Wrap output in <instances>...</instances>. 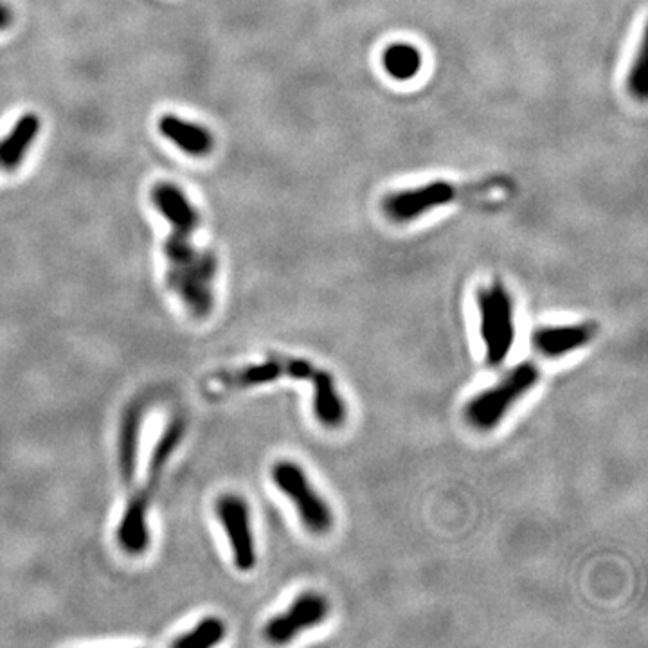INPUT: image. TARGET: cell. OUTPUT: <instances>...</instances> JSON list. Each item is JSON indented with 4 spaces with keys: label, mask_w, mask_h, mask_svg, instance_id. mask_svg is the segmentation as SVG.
<instances>
[{
    "label": "cell",
    "mask_w": 648,
    "mask_h": 648,
    "mask_svg": "<svg viewBox=\"0 0 648 648\" xmlns=\"http://www.w3.org/2000/svg\"><path fill=\"white\" fill-rule=\"evenodd\" d=\"M184 436V422L182 420H173V422L166 427V431L161 436V440L157 441L155 449H153L152 459L148 465V483L143 486L144 492L152 497L155 488L161 481L162 470L168 465L173 452L179 447L180 440Z\"/></svg>",
    "instance_id": "cell-16"
},
{
    "label": "cell",
    "mask_w": 648,
    "mask_h": 648,
    "mask_svg": "<svg viewBox=\"0 0 648 648\" xmlns=\"http://www.w3.org/2000/svg\"><path fill=\"white\" fill-rule=\"evenodd\" d=\"M477 306L481 315L486 364L497 368L508 359L515 341L512 297L501 283H494L479 290Z\"/></svg>",
    "instance_id": "cell-4"
},
{
    "label": "cell",
    "mask_w": 648,
    "mask_h": 648,
    "mask_svg": "<svg viewBox=\"0 0 648 648\" xmlns=\"http://www.w3.org/2000/svg\"><path fill=\"white\" fill-rule=\"evenodd\" d=\"M224 636V621L209 616L206 620L200 621L195 629L182 634L180 638L173 639L171 645L177 648H209L220 643Z\"/></svg>",
    "instance_id": "cell-17"
},
{
    "label": "cell",
    "mask_w": 648,
    "mask_h": 648,
    "mask_svg": "<svg viewBox=\"0 0 648 648\" xmlns=\"http://www.w3.org/2000/svg\"><path fill=\"white\" fill-rule=\"evenodd\" d=\"M216 513L231 544L234 566L240 571H251L256 566V548L249 506L240 495L225 494L216 501Z\"/></svg>",
    "instance_id": "cell-6"
},
{
    "label": "cell",
    "mask_w": 648,
    "mask_h": 648,
    "mask_svg": "<svg viewBox=\"0 0 648 648\" xmlns=\"http://www.w3.org/2000/svg\"><path fill=\"white\" fill-rule=\"evenodd\" d=\"M315 368L305 359H292V357H272L263 364H252L247 368L234 369L227 373H220L218 380L224 387H252L269 384L281 377L297 378V380H310Z\"/></svg>",
    "instance_id": "cell-8"
},
{
    "label": "cell",
    "mask_w": 648,
    "mask_h": 648,
    "mask_svg": "<svg viewBox=\"0 0 648 648\" xmlns=\"http://www.w3.org/2000/svg\"><path fill=\"white\" fill-rule=\"evenodd\" d=\"M159 132H161L168 141L175 144L182 152L193 155V157H204L211 153L215 146V139L206 126L191 123L186 119H180L173 114H164L159 119Z\"/></svg>",
    "instance_id": "cell-11"
},
{
    "label": "cell",
    "mask_w": 648,
    "mask_h": 648,
    "mask_svg": "<svg viewBox=\"0 0 648 648\" xmlns=\"http://www.w3.org/2000/svg\"><path fill=\"white\" fill-rule=\"evenodd\" d=\"M11 22H13V13H11V9H9V6H6L4 2H0V31L8 29V27L11 26Z\"/></svg>",
    "instance_id": "cell-19"
},
{
    "label": "cell",
    "mask_w": 648,
    "mask_h": 648,
    "mask_svg": "<svg viewBox=\"0 0 648 648\" xmlns=\"http://www.w3.org/2000/svg\"><path fill=\"white\" fill-rule=\"evenodd\" d=\"M539 378L540 369L535 362L526 360L517 364L494 386L486 387L468 402L465 407L467 422L477 431H492L512 411L513 405L537 386Z\"/></svg>",
    "instance_id": "cell-2"
},
{
    "label": "cell",
    "mask_w": 648,
    "mask_h": 648,
    "mask_svg": "<svg viewBox=\"0 0 648 648\" xmlns=\"http://www.w3.org/2000/svg\"><path fill=\"white\" fill-rule=\"evenodd\" d=\"M596 333L598 324L593 321L564 326H540L531 333V344L542 357L558 359L584 348L585 344L593 341Z\"/></svg>",
    "instance_id": "cell-9"
},
{
    "label": "cell",
    "mask_w": 648,
    "mask_h": 648,
    "mask_svg": "<svg viewBox=\"0 0 648 648\" xmlns=\"http://www.w3.org/2000/svg\"><path fill=\"white\" fill-rule=\"evenodd\" d=\"M627 87L634 98L645 101L648 92V44L647 38L641 40L638 54L630 67Z\"/></svg>",
    "instance_id": "cell-18"
},
{
    "label": "cell",
    "mask_w": 648,
    "mask_h": 648,
    "mask_svg": "<svg viewBox=\"0 0 648 648\" xmlns=\"http://www.w3.org/2000/svg\"><path fill=\"white\" fill-rule=\"evenodd\" d=\"M422 51L413 44L396 42L382 53V67L396 81H409L422 71Z\"/></svg>",
    "instance_id": "cell-15"
},
{
    "label": "cell",
    "mask_w": 648,
    "mask_h": 648,
    "mask_svg": "<svg viewBox=\"0 0 648 648\" xmlns=\"http://www.w3.org/2000/svg\"><path fill=\"white\" fill-rule=\"evenodd\" d=\"M486 189H490V184L459 186L447 180H432L416 188L396 191L393 195L384 198L382 207L389 220H393L396 224H409L431 211L449 206L454 200L476 195Z\"/></svg>",
    "instance_id": "cell-3"
},
{
    "label": "cell",
    "mask_w": 648,
    "mask_h": 648,
    "mask_svg": "<svg viewBox=\"0 0 648 648\" xmlns=\"http://www.w3.org/2000/svg\"><path fill=\"white\" fill-rule=\"evenodd\" d=\"M310 382L314 386L312 404H314L315 418L328 429L341 427L346 420V405L342 402L332 375L324 369L315 368Z\"/></svg>",
    "instance_id": "cell-12"
},
{
    "label": "cell",
    "mask_w": 648,
    "mask_h": 648,
    "mask_svg": "<svg viewBox=\"0 0 648 648\" xmlns=\"http://www.w3.org/2000/svg\"><path fill=\"white\" fill-rule=\"evenodd\" d=\"M150 495L144 492L143 488L132 495L130 503L126 506L123 519L117 528V540L121 548L130 555H141L150 544V533H148V506H150Z\"/></svg>",
    "instance_id": "cell-10"
},
{
    "label": "cell",
    "mask_w": 648,
    "mask_h": 648,
    "mask_svg": "<svg viewBox=\"0 0 648 648\" xmlns=\"http://www.w3.org/2000/svg\"><path fill=\"white\" fill-rule=\"evenodd\" d=\"M153 206L168 220L171 231L164 242L168 261V287L188 306L189 312L204 319L215 305L213 283L218 272V260L211 251H198L193 236L200 225L197 207L188 195L171 182H159L152 189Z\"/></svg>",
    "instance_id": "cell-1"
},
{
    "label": "cell",
    "mask_w": 648,
    "mask_h": 648,
    "mask_svg": "<svg viewBox=\"0 0 648 648\" xmlns=\"http://www.w3.org/2000/svg\"><path fill=\"white\" fill-rule=\"evenodd\" d=\"M141 423H143V407L139 404L128 407L125 418H123L121 438H119V468H121V474L128 486L135 483Z\"/></svg>",
    "instance_id": "cell-14"
},
{
    "label": "cell",
    "mask_w": 648,
    "mask_h": 648,
    "mask_svg": "<svg viewBox=\"0 0 648 648\" xmlns=\"http://www.w3.org/2000/svg\"><path fill=\"white\" fill-rule=\"evenodd\" d=\"M330 611V605L323 594L303 593L290 603L287 611L274 616L265 625V638L274 645H283L299 636L303 630L312 629L323 623Z\"/></svg>",
    "instance_id": "cell-7"
},
{
    "label": "cell",
    "mask_w": 648,
    "mask_h": 648,
    "mask_svg": "<svg viewBox=\"0 0 648 648\" xmlns=\"http://www.w3.org/2000/svg\"><path fill=\"white\" fill-rule=\"evenodd\" d=\"M272 481L281 490V494L287 495L294 503L306 530L315 535H324L332 530V510L323 497L315 492L303 468L294 461L283 459L272 467Z\"/></svg>",
    "instance_id": "cell-5"
},
{
    "label": "cell",
    "mask_w": 648,
    "mask_h": 648,
    "mask_svg": "<svg viewBox=\"0 0 648 648\" xmlns=\"http://www.w3.org/2000/svg\"><path fill=\"white\" fill-rule=\"evenodd\" d=\"M40 132V117L29 112L18 119L9 134L0 141V171L17 170Z\"/></svg>",
    "instance_id": "cell-13"
}]
</instances>
